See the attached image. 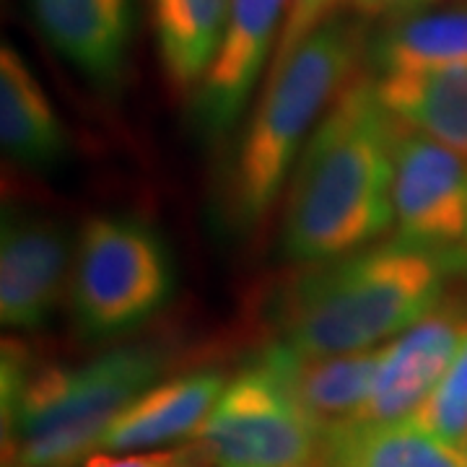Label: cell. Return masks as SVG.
Returning a JSON list of instances; mask_svg holds the SVG:
<instances>
[{"label":"cell","mask_w":467,"mask_h":467,"mask_svg":"<svg viewBox=\"0 0 467 467\" xmlns=\"http://www.w3.org/2000/svg\"><path fill=\"white\" fill-rule=\"evenodd\" d=\"M382 348L384 346L335 356H304L273 340L254 361L284 384L294 400L315 418L319 429H327L358 416L377 379Z\"/></svg>","instance_id":"cell-12"},{"label":"cell","mask_w":467,"mask_h":467,"mask_svg":"<svg viewBox=\"0 0 467 467\" xmlns=\"http://www.w3.org/2000/svg\"><path fill=\"white\" fill-rule=\"evenodd\" d=\"M78 467H211L202 447L190 439L171 450L128 451V454H94Z\"/></svg>","instance_id":"cell-21"},{"label":"cell","mask_w":467,"mask_h":467,"mask_svg":"<svg viewBox=\"0 0 467 467\" xmlns=\"http://www.w3.org/2000/svg\"><path fill=\"white\" fill-rule=\"evenodd\" d=\"M374 78L356 76L304 143L281 229L285 260L317 265L367 250L395 226V140Z\"/></svg>","instance_id":"cell-1"},{"label":"cell","mask_w":467,"mask_h":467,"mask_svg":"<svg viewBox=\"0 0 467 467\" xmlns=\"http://www.w3.org/2000/svg\"><path fill=\"white\" fill-rule=\"evenodd\" d=\"M232 0H153L164 73L177 88L201 84L218 50Z\"/></svg>","instance_id":"cell-18"},{"label":"cell","mask_w":467,"mask_h":467,"mask_svg":"<svg viewBox=\"0 0 467 467\" xmlns=\"http://www.w3.org/2000/svg\"><path fill=\"white\" fill-rule=\"evenodd\" d=\"M159 346H122L67 367L34 358L16 337L3 340L0 416L3 467H78L130 402L167 371Z\"/></svg>","instance_id":"cell-2"},{"label":"cell","mask_w":467,"mask_h":467,"mask_svg":"<svg viewBox=\"0 0 467 467\" xmlns=\"http://www.w3.org/2000/svg\"><path fill=\"white\" fill-rule=\"evenodd\" d=\"M337 0H291L284 26L278 34V45L273 52V70L281 67L296 52L301 42L317 29L322 21L333 16Z\"/></svg>","instance_id":"cell-20"},{"label":"cell","mask_w":467,"mask_h":467,"mask_svg":"<svg viewBox=\"0 0 467 467\" xmlns=\"http://www.w3.org/2000/svg\"><path fill=\"white\" fill-rule=\"evenodd\" d=\"M70 244L60 221L5 205L0 229V322L36 330L55 312L66 285Z\"/></svg>","instance_id":"cell-8"},{"label":"cell","mask_w":467,"mask_h":467,"mask_svg":"<svg viewBox=\"0 0 467 467\" xmlns=\"http://www.w3.org/2000/svg\"><path fill=\"white\" fill-rule=\"evenodd\" d=\"M467 315L439 304L382 348L371 395L350 420H400L431 398L465 337Z\"/></svg>","instance_id":"cell-10"},{"label":"cell","mask_w":467,"mask_h":467,"mask_svg":"<svg viewBox=\"0 0 467 467\" xmlns=\"http://www.w3.org/2000/svg\"><path fill=\"white\" fill-rule=\"evenodd\" d=\"M395 239L467 270V159L400 122L395 140Z\"/></svg>","instance_id":"cell-7"},{"label":"cell","mask_w":467,"mask_h":467,"mask_svg":"<svg viewBox=\"0 0 467 467\" xmlns=\"http://www.w3.org/2000/svg\"><path fill=\"white\" fill-rule=\"evenodd\" d=\"M221 371H192L140 392L101 436L99 450L112 454L164 450L198 434L221 398Z\"/></svg>","instance_id":"cell-13"},{"label":"cell","mask_w":467,"mask_h":467,"mask_svg":"<svg viewBox=\"0 0 467 467\" xmlns=\"http://www.w3.org/2000/svg\"><path fill=\"white\" fill-rule=\"evenodd\" d=\"M291 0H232L218 50L195 94V117L205 135L221 138L242 117Z\"/></svg>","instance_id":"cell-9"},{"label":"cell","mask_w":467,"mask_h":467,"mask_svg":"<svg viewBox=\"0 0 467 467\" xmlns=\"http://www.w3.org/2000/svg\"><path fill=\"white\" fill-rule=\"evenodd\" d=\"M368 60L377 73L462 66L467 63V5L392 18L368 42Z\"/></svg>","instance_id":"cell-17"},{"label":"cell","mask_w":467,"mask_h":467,"mask_svg":"<svg viewBox=\"0 0 467 467\" xmlns=\"http://www.w3.org/2000/svg\"><path fill=\"white\" fill-rule=\"evenodd\" d=\"M50 47L88 81L115 86L135 34V0H29Z\"/></svg>","instance_id":"cell-11"},{"label":"cell","mask_w":467,"mask_h":467,"mask_svg":"<svg viewBox=\"0 0 467 467\" xmlns=\"http://www.w3.org/2000/svg\"><path fill=\"white\" fill-rule=\"evenodd\" d=\"M211 467H312L322 429L263 364L223 387L192 436Z\"/></svg>","instance_id":"cell-6"},{"label":"cell","mask_w":467,"mask_h":467,"mask_svg":"<svg viewBox=\"0 0 467 467\" xmlns=\"http://www.w3.org/2000/svg\"><path fill=\"white\" fill-rule=\"evenodd\" d=\"M0 140L26 169H50L67 153V133L50 97L14 45L0 50Z\"/></svg>","instance_id":"cell-15"},{"label":"cell","mask_w":467,"mask_h":467,"mask_svg":"<svg viewBox=\"0 0 467 467\" xmlns=\"http://www.w3.org/2000/svg\"><path fill=\"white\" fill-rule=\"evenodd\" d=\"M450 270L402 242L317 263L278 296L275 340L304 356L379 348L441 304Z\"/></svg>","instance_id":"cell-3"},{"label":"cell","mask_w":467,"mask_h":467,"mask_svg":"<svg viewBox=\"0 0 467 467\" xmlns=\"http://www.w3.org/2000/svg\"><path fill=\"white\" fill-rule=\"evenodd\" d=\"M174 257L161 234L130 216L91 218L81 229L70 306L86 337H115L149 322L174 294Z\"/></svg>","instance_id":"cell-5"},{"label":"cell","mask_w":467,"mask_h":467,"mask_svg":"<svg viewBox=\"0 0 467 467\" xmlns=\"http://www.w3.org/2000/svg\"><path fill=\"white\" fill-rule=\"evenodd\" d=\"M413 418L451 447L467 451V330L447 374Z\"/></svg>","instance_id":"cell-19"},{"label":"cell","mask_w":467,"mask_h":467,"mask_svg":"<svg viewBox=\"0 0 467 467\" xmlns=\"http://www.w3.org/2000/svg\"><path fill=\"white\" fill-rule=\"evenodd\" d=\"M374 91L384 109L418 133L467 159V63L379 73Z\"/></svg>","instance_id":"cell-16"},{"label":"cell","mask_w":467,"mask_h":467,"mask_svg":"<svg viewBox=\"0 0 467 467\" xmlns=\"http://www.w3.org/2000/svg\"><path fill=\"white\" fill-rule=\"evenodd\" d=\"M346 3L361 16L398 18L405 16V14L423 11L426 5H431L436 0H346Z\"/></svg>","instance_id":"cell-22"},{"label":"cell","mask_w":467,"mask_h":467,"mask_svg":"<svg viewBox=\"0 0 467 467\" xmlns=\"http://www.w3.org/2000/svg\"><path fill=\"white\" fill-rule=\"evenodd\" d=\"M361 55L364 26L353 18L330 16L270 73L234 167L232 205L239 223L265 216L322 109L340 94Z\"/></svg>","instance_id":"cell-4"},{"label":"cell","mask_w":467,"mask_h":467,"mask_svg":"<svg viewBox=\"0 0 467 467\" xmlns=\"http://www.w3.org/2000/svg\"><path fill=\"white\" fill-rule=\"evenodd\" d=\"M312 467H467V451L439 439L413 416L343 420L322 429Z\"/></svg>","instance_id":"cell-14"}]
</instances>
